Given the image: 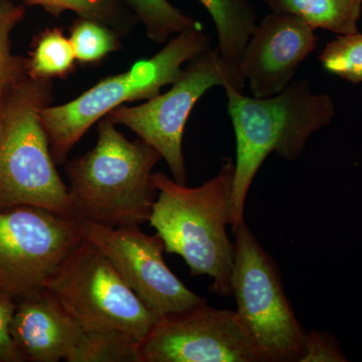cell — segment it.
Masks as SVG:
<instances>
[{
  "label": "cell",
  "instance_id": "1",
  "mask_svg": "<svg viewBox=\"0 0 362 362\" xmlns=\"http://www.w3.org/2000/svg\"><path fill=\"white\" fill-rule=\"evenodd\" d=\"M228 113L237 145L230 226L245 223V206L255 176L272 153L296 160L309 138L332 123L335 104L326 93H314L308 80L292 83L267 98L226 89Z\"/></svg>",
  "mask_w": 362,
  "mask_h": 362
},
{
  "label": "cell",
  "instance_id": "2",
  "mask_svg": "<svg viewBox=\"0 0 362 362\" xmlns=\"http://www.w3.org/2000/svg\"><path fill=\"white\" fill-rule=\"evenodd\" d=\"M235 161L223 159L218 175L201 187H188L164 173H153L157 199L150 226L168 254L185 259L192 277L213 280L211 292L232 296L235 244L228 238Z\"/></svg>",
  "mask_w": 362,
  "mask_h": 362
},
{
  "label": "cell",
  "instance_id": "3",
  "mask_svg": "<svg viewBox=\"0 0 362 362\" xmlns=\"http://www.w3.org/2000/svg\"><path fill=\"white\" fill-rule=\"evenodd\" d=\"M161 159L148 143L130 141L104 117L94 148L66 166L71 216L110 228L148 223L158 194L153 168Z\"/></svg>",
  "mask_w": 362,
  "mask_h": 362
},
{
  "label": "cell",
  "instance_id": "4",
  "mask_svg": "<svg viewBox=\"0 0 362 362\" xmlns=\"http://www.w3.org/2000/svg\"><path fill=\"white\" fill-rule=\"evenodd\" d=\"M52 100V81L28 76L1 105L0 211L30 206L71 216L68 185L57 170L40 121Z\"/></svg>",
  "mask_w": 362,
  "mask_h": 362
},
{
  "label": "cell",
  "instance_id": "5",
  "mask_svg": "<svg viewBox=\"0 0 362 362\" xmlns=\"http://www.w3.org/2000/svg\"><path fill=\"white\" fill-rule=\"evenodd\" d=\"M209 47L202 28L178 33L156 56L136 62L130 70L100 81L76 99L47 106L40 121L57 165L65 163L71 150L87 131L114 109L127 102L149 100L173 85L183 66Z\"/></svg>",
  "mask_w": 362,
  "mask_h": 362
},
{
  "label": "cell",
  "instance_id": "6",
  "mask_svg": "<svg viewBox=\"0 0 362 362\" xmlns=\"http://www.w3.org/2000/svg\"><path fill=\"white\" fill-rule=\"evenodd\" d=\"M232 295L238 316L264 362H299L305 331L295 315L280 271L246 223L232 232Z\"/></svg>",
  "mask_w": 362,
  "mask_h": 362
},
{
  "label": "cell",
  "instance_id": "7",
  "mask_svg": "<svg viewBox=\"0 0 362 362\" xmlns=\"http://www.w3.org/2000/svg\"><path fill=\"white\" fill-rule=\"evenodd\" d=\"M83 330H114L141 342L157 317L121 277L113 264L83 240L45 280Z\"/></svg>",
  "mask_w": 362,
  "mask_h": 362
},
{
  "label": "cell",
  "instance_id": "8",
  "mask_svg": "<svg viewBox=\"0 0 362 362\" xmlns=\"http://www.w3.org/2000/svg\"><path fill=\"white\" fill-rule=\"evenodd\" d=\"M214 87L244 92L246 81L237 64L226 61L218 49L209 47L188 62L168 92L138 106L122 105L105 117L116 125L129 128L154 147L168 163L173 180L187 185L183 133L195 104Z\"/></svg>",
  "mask_w": 362,
  "mask_h": 362
},
{
  "label": "cell",
  "instance_id": "9",
  "mask_svg": "<svg viewBox=\"0 0 362 362\" xmlns=\"http://www.w3.org/2000/svg\"><path fill=\"white\" fill-rule=\"evenodd\" d=\"M83 240L75 216L30 206L0 211V292L18 300L40 291Z\"/></svg>",
  "mask_w": 362,
  "mask_h": 362
},
{
  "label": "cell",
  "instance_id": "10",
  "mask_svg": "<svg viewBox=\"0 0 362 362\" xmlns=\"http://www.w3.org/2000/svg\"><path fill=\"white\" fill-rule=\"evenodd\" d=\"M140 349L142 362H264L237 312L206 302L158 317Z\"/></svg>",
  "mask_w": 362,
  "mask_h": 362
},
{
  "label": "cell",
  "instance_id": "11",
  "mask_svg": "<svg viewBox=\"0 0 362 362\" xmlns=\"http://www.w3.org/2000/svg\"><path fill=\"white\" fill-rule=\"evenodd\" d=\"M84 240L113 264L130 289L158 317L206 303L183 284L163 259V240L147 235L140 226H110L80 221Z\"/></svg>",
  "mask_w": 362,
  "mask_h": 362
},
{
  "label": "cell",
  "instance_id": "12",
  "mask_svg": "<svg viewBox=\"0 0 362 362\" xmlns=\"http://www.w3.org/2000/svg\"><path fill=\"white\" fill-rule=\"evenodd\" d=\"M315 30L291 14H267L247 40L238 66L252 97L274 96L292 84L298 69L315 51Z\"/></svg>",
  "mask_w": 362,
  "mask_h": 362
},
{
  "label": "cell",
  "instance_id": "13",
  "mask_svg": "<svg viewBox=\"0 0 362 362\" xmlns=\"http://www.w3.org/2000/svg\"><path fill=\"white\" fill-rule=\"evenodd\" d=\"M11 328L23 361L32 362L68 361L84 332L45 288L18 299Z\"/></svg>",
  "mask_w": 362,
  "mask_h": 362
},
{
  "label": "cell",
  "instance_id": "14",
  "mask_svg": "<svg viewBox=\"0 0 362 362\" xmlns=\"http://www.w3.org/2000/svg\"><path fill=\"white\" fill-rule=\"evenodd\" d=\"M272 13L291 14L314 30L337 35L358 32L362 0H261Z\"/></svg>",
  "mask_w": 362,
  "mask_h": 362
},
{
  "label": "cell",
  "instance_id": "15",
  "mask_svg": "<svg viewBox=\"0 0 362 362\" xmlns=\"http://www.w3.org/2000/svg\"><path fill=\"white\" fill-rule=\"evenodd\" d=\"M211 14L218 49L226 61L237 64L247 40L258 25L256 9L250 0H199Z\"/></svg>",
  "mask_w": 362,
  "mask_h": 362
},
{
  "label": "cell",
  "instance_id": "16",
  "mask_svg": "<svg viewBox=\"0 0 362 362\" xmlns=\"http://www.w3.org/2000/svg\"><path fill=\"white\" fill-rule=\"evenodd\" d=\"M75 52L70 39L59 28H45L33 40L26 59L28 76L35 80L65 78L75 69Z\"/></svg>",
  "mask_w": 362,
  "mask_h": 362
},
{
  "label": "cell",
  "instance_id": "17",
  "mask_svg": "<svg viewBox=\"0 0 362 362\" xmlns=\"http://www.w3.org/2000/svg\"><path fill=\"white\" fill-rule=\"evenodd\" d=\"M66 362H142L140 341L114 330H84Z\"/></svg>",
  "mask_w": 362,
  "mask_h": 362
},
{
  "label": "cell",
  "instance_id": "18",
  "mask_svg": "<svg viewBox=\"0 0 362 362\" xmlns=\"http://www.w3.org/2000/svg\"><path fill=\"white\" fill-rule=\"evenodd\" d=\"M30 6H40L58 18L66 11L78 18L100 21L120 35H126L134 23V16L126 11L120 0H23Z\"/></svg>",
  "mask_w": 362,
  "mask_h": 362
},
{
  "label": "cell",
  "instance_id": "19",
  "mask_svg": "<svg viewBox=\"0 0 362 362\" xmlns=\"http://www.w3.org/2000/svg\"><path fill=\"white\" fill-rule=\"evenodd\" d=\"M129 7L136 20L144 25L147 37L157 44H164L173 35L202 28L180 9L173 6L168 0H120Z\"/></svg>",
  "mask_w": 362,
  "mask_h": 362
},
{
  "label": "cell",
  "instance_id": "20",
  "mask_svg": "<svg viewBox=\"0 0 362 362\" xmlns=\"http://www.w3.org/2000/svg\"><path fill=\"white\" fill-rule=\"evenodd\" d=\"M25 16V6L0 0V108L7 95L28 77L26 59L13 56L11 47V33Z\"/></svg>",
  "mask_w": 362,
  "mask_h": 362
},
{
  "label": "cell",
  "instance_id": "21",
  "mask_svg": "<svg viewBox=\"0 0 362 362\" xmlns=\"http://www.w3.org/2000/svg\"><path fill=\"white\" fill-rule=\"evenodd\" d=\"M71 47L82 64H97L120 49V33L100 21L78 18L71 25Z\"/></svg>",
  "mask_w": 362,
  "mask_h": 362
},
{
  "label": "cell",
  "instance_id": "22",
  "mask_svg": "<svg viewBox=\"0 0 362 362\" xmlns=\"http://www.w3.org/2000/svg\"><path fill=\"white\" fill-rule=\"evenodd\" d=\"M324 70L351 84L362 83V33L337 35L319 54Z\"/></svg>",
  "mask_w": 362,
  "mask_h": 362
},
{
  "label": "cell",
  "instance_id": "23",
  "mask_svg": "<svg viewBox=\"0 0 362 362\" xmlns=\"http://www.w3.org/2000/svg\"><path fill=\"white\" fill-rule=\"evenodd\" d=\"M337 338L324 331L305 332L299 362H347Z\"/></svg>",
  "mask_w": 362,
  "mask_h": 362
},
{
  "label": "cell",
  "instance_id": "24",
  "mask_svg": "<svg viewBox=\"0 0 362 362\" xmlns=\"http://www.w3.org/2000/svg\"><path fill=\"white\" fill-rule=\"evenodd\" d=\"M16 307V298L0 292V362L25 361L11 334V321Z\"/></svg>",
  "mask_w": 362,
  "mask_h": 362
}]
</instances>
